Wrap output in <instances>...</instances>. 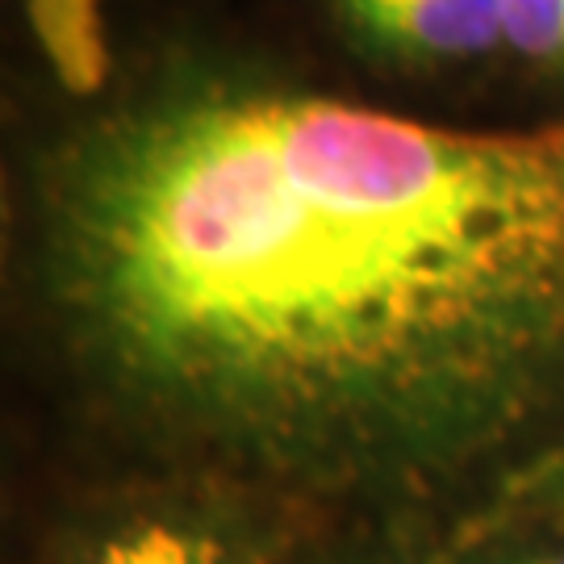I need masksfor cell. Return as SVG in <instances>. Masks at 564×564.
<instances>
[{"label":"cell","instance_id":"cell-6","mask_svg":"<svg viewBox=\"0 0 564 564\" xmlns=\"http://www.w3.org/2000/svg\"><path fill=\"white\" fill-rule=\"evenodd\" d=\"M531 564H564V556H544V561H531Z\"/></svg>","mask_w":564,"mask_h":564},{"label":"cell","instance_id":"cell-4","mask_svg":"<svg viewBox=\"0 0 564 564\" xmlns=\"http://www.w3.org/2000/svg\"><path fill=\"white\" fill-rule=\"evenodd\" d=\"M88 564H226V547L205 527L142 519L109 535Z\"/></svg>","mask_w":564,"mask_h":564},{"label":"cell","instance_id":"cell-1","mask_svg":"<svg viewBox=\"0 0 564 564\" xmlns=\"http://www.w3.org/2000/svg\"><path fill=\"white\" fill-rule=\"evenodd\" d=\"M30 260L84 389L235 477L405 494L564 419V121L181 72L51 147Z\"/></svg>","mask_w":564,"mask_h":564},{"label":"cell","instance_id":"cell-3","mask_svg":"<svg viewBox=\"0 0 564 564\" xmlns=\"http://www.w3.org/2000/svg\"><path fill=\"white\" fill-rule=\"evenodd\" d=\"M25 18L55 80L76 97H97L113 67L101 0H25Z\"/></svg>","mask_w":564,"mask_h":564},{"label":"cell","instance_id":"cell-5","mask_svg":"<svg viewBox=\"0 0 564 564\" xmlns=\"http://www.w3.org/2000/svg\"><path fill=\"white\" fill-rule=\"evenodd\" d=\"M506 46L535 67L564 72V0H502Z\"/></svg>","mask_w":564,"mask_h":564},{"label":"cell","instance_id":"cell-2","mask_svg":"<svg viewBox=\"0 0 564 564\" xmlns=\"http://www.w3.org/2000/svg\"><path fill=\"white\" fill-rule=\"evenodd\" d=\"M364 51L410 67H452L506 46L502 0H335Z\"/></svg>","mask_w":564,"mask_h":564}]
</instances>
